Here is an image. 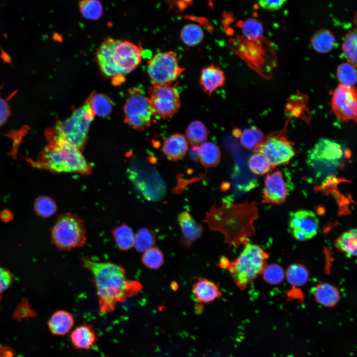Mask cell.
Listing matches in <instances>:
<instances>
[{
	"mask_svg": "<svg viewBox=\"0 0 357 357\" xmlns=\"http://www.w3.org/2000/svg\"><path fill=\"white\" fill-rule=\"evenodd\" d=\"M164 256L162 251L157 247H153L143 253L142 264L149 269L156 270L163 264Z\"/></svg>",
	"mask_w": 357,
	"mask_h": 357,
	"instance_id": "34",
	"label": "cell"
},
{
	"mask_svg": "<svg viewBox=\"0 0 357 357\" xmlns=\"http://www.w3.org/2000/svg\"><path fill=\"white\" fill-rule=\"evenodd\" d=\"M263 139L262 132L258 128L251 127L244 129L240 136V143L248 150L254 149Z\"/></svg>",
	"mask_w": 357,
	"mask_h": 357,
	"instance_id": "39",
	"label": "cell"
},
{
	"mask_svg": "<svg viewBox=\"0 0 357 357\" xmlns=\"http://www.w3.org/2000/svg\"><path fill=\"white\" fill-rule=\"evenodd\" d=\"M225 80L224 71L218 66L212 64L202 69L199 84L203 91L210 96L217 89L224 85Z\"/></svg>",
	"mask_w": 357,
	"mask_h": 357,
	"instance_id": "17",
	"label": "cell"
},
{
	"mask_svg": "<svg viewBox=\"0 0 357 357\" xmlns=\"http://www.w3.org/2000/svg\"><path fill=\"white\" fill-rule=\"evenodd\" d=\"M345 150L337 141L327 138L318 139L307 151L308 165L318 171H333L340 165L345 157Z\"/></svg>",
	"mask_w": 357,
	"mask_h": 357,
	"instance_id": "7",
	"label": "cell"
},
{
	"mask_svg": "<svg viewBox=\"0 0 357 357\" xmlns=\"http://www.w3.org/2000/svg\"><path fill=\"white\" fill-rule=\"evenodd\" d=\"M198 154L201 164L206 168L217 166L221 160L220 147L211 142H204L199 146Z\"/></svg>",
	"mask_w": 357,
	"mask_h": 357,
	"instance_id": "23",
	"label": "cell"
},
{
	"mask_svg": "<svg viewBox=\"0 0 357 357\" xmlns=\"http://www.w3.org/2000/svg\"><path fill=\"white\" fill-rule=\"evenodd\" d=\"M357 236L356 229H352L343 233L336 240V247L348 257L356 256L357 249Z\"/></svg>",
	"mask_w": 357,
	"mask_h": 357,
	"instance_id": "28",
	"label": "cell"
},
{
	"mask_svg": "<svg viewBox=\"0 0 357 357\" xmlns=\"http://www.w3.org/2000/svg\"><path fill=\"white\" fill-rule=\"evenodd\" d=\"M192 292L195 299L201 303H209L222 296L217 285L203 277L197 278L193 283Z\"/></svg>",
	"mask_w": 357,
	"mask_h": 357,
	"instance_id": "19",
	"label": "cell"
},
{
	"mask_svg": "<svg viewBox=\"0 0 357 357\" xmlns=\"http://www.w3.org/2000/svg\"><path fill=\"white\" fill-rule=\"evenodd\" d=\"M314 296L318 303L328 307L336 305L340 298L338 290L327 283L316 286L314 290Z\"/></svg>",
	"mask_w": 357,
	"mask_h": 357,
	"instance_id": "24",
	"label": "cell"
},
{
	"mask_svg": "<svg viewBox=\"0 0 357 357\" xmlns=\"http://www.w3.org/2000/svg\"><path fill=\"white\" fill-rule=\"evenodd\" d=\"M184 70L173 51L158 53L148 62L147 73L153 84H172Z\"/></svg>",
	"mask_w": 357,
	"mask_h": 357,
	"instance_id": "9",
	"label": "cell"
},
{
	"mask_svg": "<svg viewBox=\"0 0 357 357\" xmlns=\"http://www.w3.org/2000/svg\"><path fill=\"white\" fill-rule=\"evenodd\" d=\"M156 241L155 232L151 229L143 228L139 229L135 235L133 247L137 252L143 253L154 247Z\"/></svg>",
	"mask_w": 357,
	"mask_h": 357,
	"instance_id": "30",
	"label": "cell"
},
{
	"mask_svg": "<svg viewBox=\"0 0 357 357\" xmlns=\"http://www.w3.org/2000/svg\"><path fill=\"white\" fill-rule=\"evenodd\" d=\"M148 94L154 115L171 118L180 107L179 93L172 84H153L148 89Z\"/></svg>",
	"mask_w": 357,
	"mask_h": 357,
	"instance_id": "10",
	"label": "cell"
},
{
	"mask_svg": "<svg viewBox=\"0 0 357 357\" xmlns=\"http://www.w3.org/2000/svg\"><path fill=\"white\" fill-rule=\"evenodd\" d=\"M188 150V142L185 137L180 133L170 136L164 142L162 151L167 158L173 161H177L184 157Z\"/></svg>",
	"mask_w": 357,
	"mask_h": 357,
	"instance_id": "20",
	"label": "cell"
},
{
	"mask_svg": "<svg viewBox=\"0 0 357 357\" xmlns=\"http://www.w3.org/2000/svg\"><path fill=\"white\" fill-rule=\"evenodd\" d=\"M357 92L352 86L339 85L334 91L332 107L336 116L344 120H356Z\"/></svg>",
	"mask_w": 357,
	"mask_h": 357,
	"instance_id": "14",
	"label": "cell"
},
{
	"mask_svg": "<svg viewBox=\"0 0 357 357\" xmlns=\"http://www.w3.org/2000/svg\"><path fill=\"white\" fill-rule=\"evenodd\" d=\"M191 0H168L170 4L178 6L180 9L184 8Z\"/></svg>",
	"mask_w": 357,
	"mask_h": 357,
	"instance_id": "47",
	"label": "cell"
},
{
	"mask_svg": "<svg viewBox=\"0 0 357 357\" xmlns=\"http://www.w3.org/2000/svg\"><path fill=\"white\" fill-rule=\"evenodd\" d=\"M203 37V30L197 24H187L182 28L180 32L181 40L189 47L198 45L202 42Z\"/></svg>",
	"mask_w": 357,
	"mask_h": 357,
	"instance_id": "31",
	"label": "cell"
},
{
	"mask_svg": "<svg viewBox=\"0 0 357 357\" xmlns=\"http://www.w3.org/2000/svg\"><path fill=\"white\" fill-rule=\"evenodd\" d=\"M10 114L11 110L8 100L4 99L0 96V127L7 121Z\"/></svg>",
	"mask_w": 357,
	"mask_h": 357,
	"instance_id": "44",
	"label": "cell"
},
{
	"mask_svg": "<svg viewBox=\"0 0 357 357\" xmlns=\"http://www.w3.org/2000/svg\"><path fill=\"white\" fill-rule=\"evenodd\" d=\"M120 40L107 38L100 46L96 54V60L101 72L104 76L111 78L115 85H119L125 80V77L119 74L113 59L114 50Z\"/></svg>",
	"mask_w": 357,
	"mask_h": 357,
	"instance_id": "15",
	"label": "cell"
},
{
	"mask_svg": "<svg viewBox=\"0 0 357 357\" xmlns=\"http://www.w3.org/2000/svg\"><path fill=\"white\" fill-rule=\"evenodd\" d=\"M310 41L314 50L322 54L330 52L336 43L333 34L326 29H321L314 33Z\"/></svg>",
	"mask_w": 357,
	"mask_h": 357,
	"instance_id": "25",
	"label": "cell"
},
{
	"mask_svg": "<svg viewBox=\"0 0 357 357\" xmlns=\"http://www.w3.org/2000/svg\"><path fill=\"white\" fill-rule=\"evenodd\" d=\"M73 324L74 319L72 315L63 310L55 312L48 323L51 332L56 335L66 334L70 331Z\"/></svg>",
	"mask_w": 357,
	"mask_h": 357,
	"instance_id": "21",
	"label": "cell"
},
{
	"mask_svg": "<svg viewBox=\"0 0 357 357\" xmlns=\"http://www.w3.org/2000/svg\"><path fill=\"white\" fill-rule=\"evenodd\" d=\"M308 276V272L306 268L298 264L291 265L287 271L288 281L294 286L304 285L307 282Z\"/></svg>",
	"mask_w": 357,
	"mask_h": 357,
	"instance_id": "38",
	"label": "cell"
},
{
	"mask_svg": "<svg viewBox=\"0 0 357 357\" xmlns=\"http://www.w3.org/2000/svg\"><path fill=\"white\" fill-rule=\"evenodd\" d=\"M70 338L75 348L87 349L94 345L96 337L91 326L83 324L72 331Z\"/></svg>",
	"mask_w": 357,
	"mask_h": 357,
	"instance_id": "22",
	"label": "cell"
},
{
	"mask_svg": "<svg viewBox=\"0 0 357 357\" xmlns=\"http://www.w3.org/2000/svg\"><path fill=\"white\" fill-rule=\"evenodd\" d=\"M115 243L119 249L127 251L134 246L135 234L126 224H122L112 231Z\"/></svg>",
	"mask_w": 357,
	"mask_h": 357,
	"instance_id": "27",
	"label": "cell"
},
{
	"mask_svg": "<svg viewBox=\"0 0 357 357\" xmlns=\"http://www.w3.org/2000/svg\"><path fill=\"white\" fill-rule=\"evenodd\" d=\"M342 50L348 62L357 66V33L356 30L348 32L342 45Z\"/></svg>",
	"mask_w": 357,
	"mask_h": 357,
	"instance_id": "35",
	"label": "cell"
},
{
	"mask_svg": "<svg viewBox=\"0 0 357 357\" xmlns=\"http://www.w3.org/2000/svg\"><path fill=\"white\" fill-rule=\"evenodd\" d=\"M33 314V313L28 307L22 306L17 310L14 314V317L20 320L22 318L31 317Z\"/></svg>",
	"mask_w": 357,
	"mask_h": 357,
	"instance_id": "45",
	"label": "cell"
},
{
	"mask_svg": "<svg viewBox=\"0 0 357 357\" xmlns=\"http://www.w3.org/2000/svg\"><path fill=\"white\" fill-rule=\"evenodd\" d=\"M209 131L201 121L191 122L185 130V138L191 146H199L206 141Z\"/></svg>",
	"mask_w": 357,
	"mask_h": 357,
	"instance_id": "29",
	"label": "cell"
},
{
	"mask_svg": "<svg viewBox=\"0 0 357 357\" xmlns=\"http://www.w3.org/2000/svg\"><path fill=\"white\" fill-rule=\"evenodd\" d=\"M254 152L248 161L250 170L255 175H263L267 174L272 169L271 165L261 153Z\"/></svg>",
	"mask_w": 357,
	"mask_h": 357,
	"instance_id": "36",
	"label": "cell"
},
{
	"mask_svg": "<svg viewBox=\"0 0 357 357\" xmlns=\"http://www.w3.org/2000/svg\"><path fill=\"white\" fill-rule=\"evenodd\" d=\"M141 56L139 46L121 40L115 47L113 55L114 64L119 74L125 77L134 70L141 61Z\"/></svg>",
	"mask_w": 357,
	"mask_h": 357,
	"instance_id": "13",
	"label": "cell"
},
{
	"mask_svg": "<svg viewBox=\"0 0 357 357\" xmlns=\"http://www.w3.org/2000/svg\"><path fill=\"white\" fill-rule=\"evenodd\" d=\"M267 159L272 169L288 163L295 155L294 145L285 136L274 134L263 139L254 149Z\"/></svg>",
	"mask_w": 357,
	"mask_h": 357,
	"instance_id": "11",
	"label": "cell"
},
{
	"mask_svg": "<svg viewBox=\"0 0 357 357\" xmlns=\"http://www.w3.org/2000/svg\"><path fill=\"white\" fill-rule=\"evenodd\" d=\"M34 166L54 173H77L84 176L90 175L92 167L82 152L69 145L49 143L40 153Z\"/></svg>",
	"mask_w": 357,
	"mask_h": 357,
	"instance_id": "4",
	"label": "cell"
},
{
	"mask_svg": "<svg viewBox=\"0 0 357 357\" xmlns=\"http://www.w3.org/2000/svg\"><path fill=\"white\" fill-rule=\"evenodd\" d=\"M34 206L36 214L45 218L54 215L57 210V206L55 201L47 196H41L37 198Z\"/></svg>",
	"mask_w": 357,
	"mask_h": 357,
	"instance_id": "37",
	"label": "cell"
},
{
	"mask_svg": "<svg viewBox=\"0 0 357 357\" xmlns=\"http://www.w3.org/2000/svg\"><path fill=\"white\" fill-rule=\"evenodd\" d=\"M288 193V185L281 171L277 170L267 175L262 192L263 202L282 204L285 201Z\"/></svg>",
	"mask_w": 357,
	"mask_h": 357,
	"instance_id": "16",
	"label": "cell"
},
{
	"mask_svg": "<svg viewBox=\"0 0 357 357\" xmlns=\"http://www.w3.org/2000/svg\"><path fill=\"white\" fill-rule=\"evenodd\" d=\"M268 255L259 245L246 243L242 251L227 267L236 285L244 290L261 274Z\"/></svg>",
	"mask_w": 357,
	"mask_h": 357,
	"instance_id": "5",
	"label": "cell"
},
{
	"mask_svg": "<svg viewBox=\"0 0 357 357\" xmlns=\"http://www.w3.org/2000/svg\"><path fill=\"white\" fill-rule=\"evenodd\" d=\"M288 226L292 236L298 240L303 241L317 234L319 220L313 211L299 210L290 213Z\"/></svg>",
	"mask_w": 357,
	"mask_h": 357,
	"instance_id": "12",
	"label": "cell"
},
{
	"mask_svg": "<svg viewBox=\"0 0 357 357\" xmlns=\"http://www.w3.org/2000/svg\"><path fill=\"white\" fill-rule=\"evenodd\" d=\"M356 67L348 63L340 64L337 69V78L341 84L353 86L356 82Z\"/></svg>",
	"mask_w": 357,
	"mask_h": 357,
	"instance_id": "40",
	"label": "cell"
},
{
	"mask_svg": "<svg viewBox=\"0 0 357 357\" xmlns=\"http://www.w3.org/2000/svg\"><path fill=\"white\" fill-rule=\"evenodd\" d=\"M79 9L85 18L90 20L99 19L103 12L102 5L98 0H83L79 3Z\"/></svg>",
	"mask_w": 357,
	"mask_h": 357,
	"instance_id": "33",
	"label": "cell"
},
{
	"mask_svg": "<svg viewBox=\"0 0 357 357\" xmlns=\"http://www.w3.org/2000/svg\"><path fill=\"white\" fill-rule=\"evenodd\" d=\"M15 352L10 347L0 344V357H14Z\"/></svg>",
	"mask_w": 357,
	"mask_h": 357,
	"instance_id": "46",
	"label": "cell"
},
{
	"mask_svg": "<svg viewBox=\"0 0 357 357\" xmlns=\"http://www.w3.org/2000/svg\"><path fill=\"white\" fill-rule=\"evenodd\" d=\"M258 5L263 9L276 11L281 8L287 0H257Z\"/></svg>",
	"mask_w": 357,
	"mask_h": 357,
	"instance_id": "42",
	"label": "cell"
},
{
	"mask_svg": "<svg viewBox=\"0 0 357 357\" xmlns=\"http://www.w3.org/2000/svg\"><path fill=\"white\" fill-rule=\"evenodd\" d=\"M265 280L271 284L276 285L281 283L284 278V272L282 267L276 264L266 266L263 271Z\"/></svg>",
	"mask_w": 357,
	"mask_h": 357,
	"instance_id": "41",
	"label": "cell"
},
{
	"mask_svg": "<svg viewBox=\"0 0 357 357\" xmlns=\"http://www.w3.org/2000/svg\"><path fill=\"white\" fill-rule=\"evenodd\" d=\"M86 101L95 115L106 117L112 111L113 102L108 96L104 94L92 93Z\"/></svg>",
	"mask_w": 357,
	"mask_h": 357,
	"instance_id": "26",
	"label": "cell"
},
{
	"mask_svg": "<svg viewBox=\"0 0 357 357\" xmlns=\"http://www.w3.org/2000/svg\"><path fill=\"white\" fill-rule=\"evenodd\" d=\"M178 221L181 229V242L190 247L202 234L203 228L187 211H182L178 216Z\"/></svg>",
	"mask_w": 357,
	"mask_h": 357,
	"instance_id": "18",
	"label": "cell"
},
{
	"mask_svg": "<svg viewBox=\"0 0 357 357\" xmlns=\"http://www.w3.org/2000/svg\"><path fill=\"white\" fill-rule=\"evenodd\" d=\"M83 268L92 274L100 310L104 313L115 309L119 302L141 291V284L129 280L124 268L110 261H97L87 257L81 258Z\"/></svg>",
	"mask_w": 357,
	"mask_h": 357,
	"instance_id": "1",
	"label": "cell"
},
{
	"mask_svg": "<svg viewBox=\"0 0 357 357\" xmlns=\"http://www.w3.org/2000/svg\"><path fill=\"white\" fill-rule=\"evenodd\" d=\"M95 116L87 101L64 120H58L45 131L49 143L69 145L80 151L84 150L90 125Z\"/></svg>",
	"mask_w": 357,
	"mask_h": 357,
	"instance_id": "3",
	"label": "cell"
},
{
	"mask_svg": "<svg viewBox=\"0 0 357 357\" xmlns=\"http://www.w3.org/2000/svg\"><path fill=\"white\" fill-rule=\"evenodd\" d=\"M12 275L8 270L0 267V295L11 285Z\"/></svg>",
	"mask_w": 357,
	"mask_h": 357,
	"instance_id": "43",
	"label": "cell"
},
{
	"mask_svg": "<svg viewBox=\"0 0 357 357\" xmlns=\"http://www.w3.org/2000/svg\"><path fill=\"white\" fill-rule=\"evenodd\" d=\"M123 112L124 122L138 130L150 126L154 116L148 97L143 95L137 88L128 91Z\"/></svg>",
	"mask_w": 357,
	"mask_h": 357,
	"instance_id": "8",
	"label": "cell"
},
{
	"mask_svg": "<svg viewBox=\"0 0 357 357\" xmlns=\"http://www.w3.org/2000/svg\"><path fill=\"white\" fill-rule=\"evenodd\" d=\"M257 216L254 203L236 205L225 201L218 208L213 206L204 221L211 231L223 234L225 242L230 247H239L247 243L248 237L253 234V223Z\"/></svg>",
	"mask_w": 357,
	"mask_h": 357,
	"instance_id": "2",
	"label": "cell"
},
{
	"mask_svg": "<svg viewBox=\"0 0 357 357\" xmlns=\"http://www.w3.org/2000/svg\"><path fill=\"white\" fill-rule=\"evenodd\" d=\"M1 219L4 221H8L12 218L11 213L8 211H4L0 214Z\"/></svg>",
	"mask_w": 357,
	"mask_h": 357,
	"instance_id": "48",
	"label": "cell"
},
{
	"mask_svg": "<svg viewBox=\"0 0 357 357\" xmlns=\"http://www.w3.org/2000/svg\"><path fill=\"white\" fill-rule=\"evenodd\" d=\"M242 37L250 40L260 39L263 33V27L261 22L254 18L245 20L240 27Z\"/></svg>",
	"mask_w": 357,
	"mask_h": 357,
	"instance_id": "32",
	"label": "cell"
},
{
	"mask_svg": "<svg viewBox=\"0 0 357 357\" xmlns=\"http://www.w3.org/2000/svg\"><path fill=\"white\" fill-rule=\"evenodd\" d=\"M86 233L83 220L76 214L66 213L60 215L54 225L52 241L60 250L79 248L86 243Z\"/></svg>",
	"mask_w": 357,
	"mask_h": 357,
	"instance_id": "6",
	"label": "cell"
}]
</instances>
